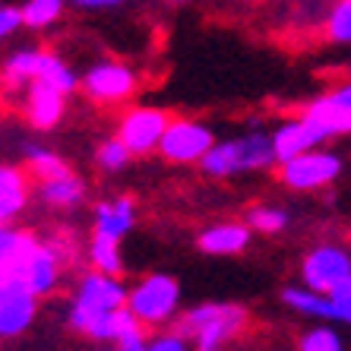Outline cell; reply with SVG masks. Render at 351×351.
Returning <instances> with one entry per match:
<instances>
[{"label": "cell", "mask_w": 351, "mask_h": 351, "mask_svg": "<svg viewBox=\"0 0 351 351\" xmlns=\"http://www.w3.org/2000/svg\"><path fill=\"white\" fill-rule=\"evenodd\" d=\"M326 35L335 45H351V0H335L326 16Z\"/></svg>", "instance_id": "83f0119b"}, {"label": "cell", "mask_w": 351, "mask_h": 351, "mask_svg": "<svg viewBox=\"0 0 351 351\" xmlns=\"http://www.w3.org/2000/svg\"><path fill=\"white\" fill-rule=\"evenodd\" d=\"M272 143H276V156H278V165H282V162H291V158L304 156V152H311V149H319L326 143V133L301 114V117H291V121L278 123L276 130H272Z\"/></svg>", "instance_id": "4fadbf2b"}, {"label": "cell", "mask_w": 351, "mask_h": 351, "mask_svg": "<svg viewBox=\"0 0 351 351\" xmlns=\"http://www.w3.org/2000/svg\"><path fill=\"white\" fill-rule=\"evenodd\" d=\"M60 266H64V263H60V256L54 254L48 244H41V250L35 254V260H32V266H29V272H25L23 282L41 298V294H48L51 288L58 285Z\"/></svg>", "instance_id": "7402d4cb"}, {"label": "cell", "mask_w": 351, "mask_h": 351, "mask_svg": "<svg viewBox=\"0 0 351 351\" xmlns=\"http://www.w3.org/2000/svg\"><path fill=\"white\" fill-rule=\"evenodd\" d=\"M272 165H278L272 136L263 130H250L244 136L215 143L209 156L199 162V168L209 178H234L241 171H266Z\"/></svg>", "instance_id": "6da1fadb"}, {"label": "cell", "mask_w": 351, "mask_h": 351, "mask_svg": "<svg viewBox=\"0 0 351 351\" xmlns=\"http://www.w3.org/2000/svg\"><path fill=\"white\" fill-rule=\"evenodd\" d=\"M130 158H133V152L123 146L117 136L105 139V143L98 146V152H95V162H98V168H101V171H123Z\"/></svg>", "instance_id": "f1b7e54d"}, {"label": "cell", "mask_w": 351, "mask_h": 351, "mask_svg": "<svg viewBox=\"0 0 351 351\" xmlns=\"http://www.w3.org/2000/svg\"><path fill=\"white\" fill-rule=\"evenodd\" d=\"M38 80L48 82V86H58L60 92H70L76 89V86H82V76L76 73L73 66L66 64L64 58H58V54H51V51H45V60H41V70H38Z\"/></svg>", "instance_id": "d4e9b609"}, {"label": "cell", "mask_w": 351, "mask_h": 351, "mask_svg": "<svg viewBox=\"0 0 351 351\" xmlns=\"http://www.w3.org/2000/svg\"><path fill=\"white\" fill-rule=\"evenodd\" d=\"M178 304H180V285L178 278L165 276V272H156V276L143 278L136 288H130V307L136 313L139 323L146 326H162L168 319L178 313Z\"/></svg>", "instance_id": "3957f363"}, {"label": "cell", "mask_w": 351, "mask_h": 351, "mask_svg": "<svg viewBox=\"0 0 351 351\" xmlns=\"http://www.w3.org/2000/svg\"><path fill=\"white\" fill-rule=\"evenodd\" d=\"M70 3L80 10H114L121 3H127V0H70Z\"/></svg>", "instance_id": "e575fe53"}, {"label": "cell", "mask_w": 351, "mask_h": 351, "mask_svg": "<svg viewBox=\"0 0 351 351\" xmlns=\"http://www.w3.org/2000/svg\"><path fill=\"white\" fill-rule=\"evenodd\" d=\"M168 123H171V117L165 114L162 108H130L117 123V139L133 156L158 152Z\"/></svg>", "instance_id": "52a82bcc"}, {"label": "cell", "mask_w": 351, "mask_h": 351, "mask_svg": "<svg viewBox=\"0 0 351 351\" xmlns=\"http://www.w3.org/2000/svg\"><path fill=\"white\" fill-rule=\"evenodd\" d=\"M282 301L291 307V311L304 313V317L323 319V323H335V304L329 294H319L313 288H285L282 291Z\"/></svg>", "instance_id": "ffe728a7"}, {"label": "cell", "mask_w": 351, "mask_h": 351, "mask_svg": "<svg viewBox=\"0 0 351 351\" xmlns=\"http://www.w3.org/2000/svg\"><path fill=\"white\" fill-rule=\"evenodd\" d=\"M25 117L35 130H54L66 114V92H60L58 86L35 80L32 86H25Z\"/></svg>", "instance_id": "7c38bea8"}, {"label": "cell", "mask_w": 351, "mask_h": 351, "mask_svg": "<svg viewBox=\"0 0 351 351\" xmlns=\"http://www.w3.org/2000/svg\"><path fill=\"white\" fill-rule=\"evenodd\" d=\"M329 298H332V304H335V323H348L351 326V276L345 278L339 288H332Z\"/></svg>", "instance_id": "1f68e13d"}, {"label": "cell", "mask_w": 351, "mask_h": 351, "mask_svg": "<svg viewBox=\"0 0 351 351\" xmlns=\"http://www.w3.org/2000/svg\"><path fill=\"white\" fill-rule=\"evenodd\" d=\"M311 123H317L319 130L326 133V139L332 136H351V105L339 101L332 92L313 98L311 105L301 111Z\"/></svg>", "instance_id": "2e32d148"}, {"label": "cell", "mask_w": 351, "mask_h": 351, "mask_svg": "<svg viewBox=\"0 0 351 351\" xmlns=\"http://www.w3.org/2000/svg\"><path fill=\"white\" fill-rule=\"evenodd\" d=\"M213 146H215V136L203 121L171 117V123H168V130L162 136V146H158V156L178 165H193V162L199 165L209 156Z\"/></svg>", "instance_id": "5b68a950"}, {"label": "cell", "mask_w": 351, "mask_h": 351, "mask_svg": "<svg viewBox=\"0 0 351 351\" xmlns=\"http://www.w3.org/2000/svg\"><path fill=\"white\" fill-rule=\"evenodd\" d=\"M332 95L339 98V101H345V105H351V80L348 82H339V86L332 89Z\"/></svg>", "instance_id": "d590c367"}, {"label": "cell", "mask_w": 351, "mask_h": 351, "mask_svg": "<svg viewBox=\"0 0 351 351\" xmlns=\"http://www.w3.org/2000/svg\"><path fill=\"white\" fill-rule=\"evenodd\" d=\"M342 174V158L332 149H311L304 156L291 158V162L278 165V178L282 184L291 190H301V193H311V190H323L329 187L335 178Z\"/></svg>", "instance_id": "277c9868"}, {"label": "cell", "mask_w": 351, "mask_h": 351, "mask_svg": "<svg viewBox=\"0 0 351 351\" xmlns=\"http://www.w3.org/2000/svg\"><path fill=\"white\" fill-rule=\"evenodd\" d=\"M250 234H254V228L247 221H219L196 237V247L209 256H234L250 244Z\"/></svg>", "instance_id": "9a60e30c"}, {"label": "cell", "mask_w": 351, "mask_h": 351, "mask_svg": "<svg viewBox=\"0 0 351 351\" xmlns=\"http://www.w3.org/2000/svg\"><path fill=\"white\" fill-rule=\"evenodd\" d=\"M117 351H149V342L146 335H143V329H133V332H127L117 342Z\"/></svg>", "instance_id": "836d02e7"}, {"label": "cell", "mask_w": 351, "mask_h": 351, "mask_svg": "<svg viewBox=\"0 0 351 351\" xmlns=\"http://www.w3.org/2000/svg\"><path fill=\"white\" fill-rule=\"evenodd\" d=\"M149 351H187V335L184 332H168L149 342Z\"/></svg>", "instance_id": "d6a6232c"}, {"label": "cell", "mask_w": 351, "mask_h": 351, "mask_svg": "<svg viewBox=\"0 0 351 351\" xmlns=\"http://www.w3.org/2000/svg\"><path fill=\"white\" fill-rule=\"evenodd\" d=\"M25 165H29L32 174L41 180H54V178L70 174V165H66L54 149H45V146H38V143H25Z\"/></svg>", "instance_id": "cb8c5ba5"}, {"label": "cell", "mask_w": 351, "mask_h": 351, "mask_svg": "<svg viewBox=\"0 0 351 351\" xmlns=\"http://www.w3.org/2000/svg\"><path fill=\"white\" fill-rule=\"evenodd\" d=\"M247 225L260 234H278V231L288 228V213L278 206H254L247 213Z\"/></svg>", "instance_id": "4316f807"}, {"label": "cell", "mask_w": 351, "mask_h": 351, "mask_svg": "<svg viewBox=\"0 0 351 351\" xmlns=\"http://www.w3.org/2000/svg\"><path fill=\"white\" fill-rule=\"evenodd\" d=\"M38 250L41 241L35 234L3 225L0 231V282H23Z\"/></svg>", "instance_id": "8fae6325"}, {"label": "cell", "mask_w": 351, "mask_h": 351, "mask_svg": "<svg viewBox=\"0 0 351 351\" xmlns=\"http://www.w3.org/2000/svg\"><path fill=\"white\" fill-rule=\"evenodd\" d=\"M348 276H351V256H348V250H342V247H335V244L313 247L301 263L304 285L319 294H329L332 288L342 285Z\"/></svg>", "instance_id": "9c48e42d"}, {"label": "cell", "mask_w": 351, "mask_h": 351, "mask_svg": "<svg viewBox=\"0 0 351 351\" xmlns=\"http://www.w3.org/2000/svg\"><path fill=\"white\" fill-rule=\"evenodd\" d=\"M38 311V294L25 282H0V332L13 339L32 326Z\"/></svg>", "instance_id": "30bf717a"}, {"label": "cell", "mask_w": 351, "mask_h": 351, "mask_svg": "<svg viewBox=\"0 0 351 351\" xmlns=\"http://www.w3.org/2000/svg\"><path fill=\"white\" fill-rule=\"evenodd\" d=\"M298 351H345L339 332L329 326H313L298 339Z\"/></svg>", "instance_id": "f546056e"}, {"label": "cell", "mask_w": 351, "mask_h": 351, "mask_svg": "<svg viewBox=\"0 0 351 351\" xmlns=\"http://www.w3.org/2000/svg\"><path fill=\"white\" fill-rule=\"evenodd\" d=\"M38 196L41 203L54 206V209H73L86 199V184L82 178H76L73 171L64 174V178H54V180H41L38 184Z\"/></svg>", "instance_id": "44dd1931"}, {"label": "cell", "mask_w": 351, "mask_h": 351, "mask_svg": "<svg viewBox=\"0 0 351 351\" xmlns=\"http://www.w3.org/2000/svg\"><path fill=\"white\" fill-rule=\"evenodd\" d=\"M19 29H25V13L16 3H3L0 7V38H10L16 35Z\"/></svg>", "instance_id": "4dcf8cb0"}, {"label": "cell", "mask_w": 351, "mask_h": 351, "mask_svg": "<svg viewBox=\"0 0 351 351\" xmlns=\"http://www.w3.org/2000/svg\"><path fill=\"white\" fill-rule=\"evenodd\" d=\"M41 60H45V48H19L13 51L3 64V86L7 89H25L38 80Z\"/></svg>", "instance_id": "d6986e66"}, {"label": "cell", "mask_w": 351, "mask_h": 351, "mask_svg": "<svg viewBox=\"0 0 351 351\" xmlns=\"http://www.w3.org/2000/svg\"><path fill=\"white\" fill-rule=\"evenodd\" d=\"M244 326H247L244 307L209 301L184 313L178 329L184 335H190V339H196V348L199 351H221Z\"/></svg>", "instance_id": "7a4b0ae2"}, {"label": "cell", "mask_w": 351, "mask_h": 351, "mask_svg": "<svg viewBox=\"0 0 351 351\" xmlns=\"http://www.w3.org/2000/svg\"><path fill=\"white\" fill-rule=\"evenodd\" d=\"M171 3H187V0H171Z\"/></svg>", "instance_id": "8d00e7d4"}, {"label": "cell", "mask_w": 351, "mask_h": 351, "mask_svg": "<svg viewBox=\"0 0 351 351\" xmlns=\"http://www.w3.org/2000/svg\"><path fill=\"white\" fill-rule=\"evenodd\" d=\"M139 89V76L133 66L121 60H98L82 73V92L98 105H117L133 98Z\"/></svg>", "instance_id": "8992f818"}, {"label": "cell", "mask_w": 351, "mask_h": 351, "mask_svg": "<svg viewBox=\"0 0 351 351\" xmlns=\"http://www.w3.org/2000/svg\"><path fill=\"white\" fill-rule=\"evenodd\" d=\"M70 0H25L23 3V13H25V29H48L54 25L60 16H64V7Z\"/></svg>", "instance_id": "484cf974"}, {"label": "cell", "mask_w": 351, "mask_h": 351, "mask_svg": "<svg viewBox=\"0 0 351 351\" xmlns=\"http://www.w3.org/2000/svg\"><path fill=\"white\" fill-rule=\"evenodd\" d=\"M66 323L82 335H92L98 342H121L127 332L139 329L143 323L130 307H117V311H89L82 304H73L66 313Z\"/></svg>", "instance_id": "ba28073f"}, {"label": "cell", "mask_w": 351, "mask_h": 351, "mask_svg": "<svg viewBox=\"0 0 351 351\" xmlns=\"http://www.w3.org/2000/svg\"><path fill=\"white\" fill-rule=\"evenodd\" d=\"M89 260L95 266V272H105V276H121L123 260H121V237L101 234L95 231L89 241Z\"/></svg>", "instance_id": "603a6c76"}, {"label": "cell", "mask_w": 351, "mask_h": 351, "mask_svg": "<svg viewBox=\"0 0 351 351\" xmlns=\"http://www.w3.org/2000/svg\"><path fill=\"white\" fill-rule=\"evenodd\" d=\"M130 301V291L117 282L114 276H105V272H89V276L80 282V291H76V301L89 311H117V307H127Z\"/></svg>", "instance_id": "5bb4252c"}, {"label": "cell", "mask_w": 351, "mask_h": 351, "mask_svg": "<svg viewBox=\"0 0 351 351\" xmlns=\"http://www.w3.org/2000/svg\"><path fill=\"white\" fill-rule=\"evenodd\" d=\"M136 225V206L130 196H117V199H105L95 206V231L111 237L130 234V228Z\"/></svg>", "instance_id": "e0dca14e"}, {"label": "cell", "mask_w": 351, "mask_h": 351, "mask_svg": "<svg viewBox=\"0 0 351 351\" xmlns=\"http://www.w3.org/2000/svg\"><path fill=\"white\" fill-rule=\"evenodd\" d=\"M25 199H29L25 174L19 171L16 165H3L0 168V221L10 225L25 209Z\"/></svg>", "instance_id": "ac0fdd59"}, {"label": "cell", "mask_w": 351, "mask_h": 351, "mask_svg": "<svg viewBox=\"0 0 351 351\" xmlns=\"http://www.w3.org/2000/svg\"><path fill=\"white\" fill-rule=\"evenodd\" d=\"M114 351H117V348H114Z\"/></svg>", "instance_id": "74e56055"}]
</instances>
